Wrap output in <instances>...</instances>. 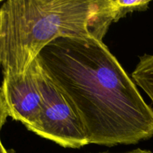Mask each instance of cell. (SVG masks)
Returning <instances> with one entry per match:
<instances>
[{"instance_id": "10", "label": "cell", "mask_w": 153, "mask_h": 153, "mask_svg": "<svg viewBox=\"0 0 153 153\" xmlns=\"http://www.w3.org/2000/svg\"><path fill=\"white\" fill-rule=\"evenodd\" d=\"M1 3H2V2H1V1H0V4H1Z\"/></svg>"}, {"instance_id": "4", "label": "cell", "mask_w": 153, "mask_h": 153, "mask_svg": "<svg viewBox=\"0 0 153 153\" xmlns=\"http://www.w3.org/2000/svg\"><path fill=\"white\" fill-rule=\"evenodd\" d=\"M40 71L35 58L25 73L4 75L0 88L8 116L31 131L38 123L43 105Z\"/></svg>"}, {"instance_id": "2", "label": "cell", "mask_w": 153, "mask_h": 153, "mask_svg": "<svg viewBox=\"0 0 153 153\" xmlns=\"http://www.w3.org/2000/svg\"><path fill=\"white\" fill-rule=\"evenodd\" d=\"M117 22L115 0H8L0 5L3 75L25 73L40 51L61 37L102 40Z\"/></svg>"}, {"instance_id": "9", "label": "cell", "mask_w": 153, "mask_h": 153, "mask_svg": "<svg viewBox=\"0 0 153 153\" xmlns=\"http://www.w3.org/2000/svg\"><path fill=\"white\" fill-rule=\"evenodd\" d=\"M0 153H13L11 151H9L5 149L4 145H3L2 143H1V139H0Z\"/></svg>"}, {"instance_id": "3", "label": "cell", "mask_w": 153, "mask_h": 153, "mask_svg": "<svg viewBox=\"0 0 153 153\" xmlns=\"http://www.w3.org/2000/svg\"><path fill=\"white\" fill-rule=\"evenodd\" d=\"M40 86L43 105L38 123L32 132L64 148L79 149L89 144L75 111L41 67Z\"/></svg>"}, {"instance_id": "8", "label": "cell", "mask_w": 153, "mask_h": 153, "mask_svg": "<svg viewBox=\"0 0 153 153\" xmlns=\"http://www.w3.org/2000/svg\"><path fill=\"white\" fill-rule=\"evenodd\" d=\"M101 153H111V152H101ZM121 153H153V152L149 150H146V149H134V150L132 151H129V152H121Z\"/></svg>"}, {"instance_id": "6", "label": "cell", "mask_w": 153, "mask_h": 153, "mask_svg": "<svg viewBox=\"0 0 153 153\" xmlns=\"http://www.w3.org/2000/svg\"><path fill=\"white\" fill-rule=\"evenodd\" d=\"M148 0H115L117 6V22L134 11H145L149 8Z\"/></svg>"}, {"instance_id": "1", "label": "cell", "mask_w": 153, "mask_h": 153, "mask_svg": "<svg viewBox=\"0 0 153 153\" xmlns=\"http://www.w3.org/2000/svg\"><path fill=\"white\" fill-rule=\"evenodd\" d=\"M36 58L75 111L89 144L111 147L153 137V109L102 40L58 37Z\"/></svg>"}, {"instance_id": "5", "label": "cell", "mask_w": 153, "mask_h": 153, "mask_svg": "<svg viewBox=\"0 0 153 153\" xmlns=\"http://www.w3.org/2000/svg\"><path fill=\"white\" fill-rule=\"evenodd\" d=\"M131 79L153 103V54H144L139 57V62L131 73Z\"/></svg>"}, {"instance_id": "7", "label": "cell", "mask_w": 153, "mask_h": 153, "mask_svg": "<svg viewBox=\"0 0 153 153\" xmlns=\"http://www.w3.org/2000/svg\"><path fill=\"white\" fill-rule=\"evenodd\" d=\"M7 117H8V113H7L5 102H4L2 93H1V88H0V130L5 123Z\"/></svg>"}]
</instances>
